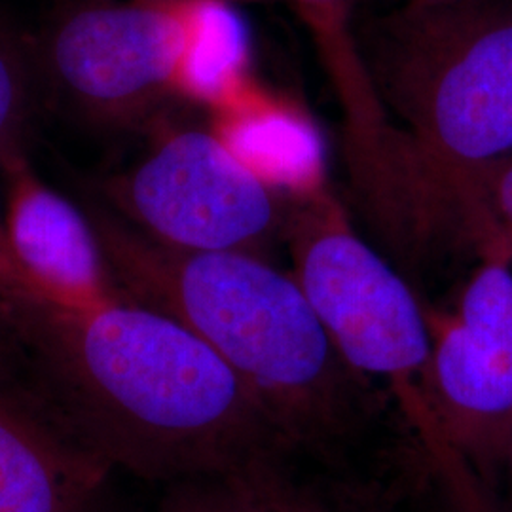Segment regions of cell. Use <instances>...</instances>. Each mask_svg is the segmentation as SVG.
Masks as SVG:
<instances>
[{"label": "cell", "instance_id": "6", "mask_svg": "<svg viewBox=\"0 0 512 512\" xmlns=\"http://www.w3.org/2000/svg\"><path fill=\"white\" fill-rule=\"evenodd\" d=\"M427 317L442 418L463 456L495 488L512 440V256L482 253L456 310Z\"/></svg>", "mask_w": 512, "mask_h": 512}, {"label": "cell", "instance_id": "9", "mask_svg": "<svg viewBox=\"0 0 512 512\" xmlns=\"http://www.w3.org/2000/svg\"><path fill=\"white\" fill-rule=\"evenodd\" d=\"M446 224H461L482 253L512 256V152L484 165L463 184L448 207Z\"/></svg>", "mask_w": 512, "mask_h": 512}, {"label": "cell", "instance_id": "10", "mask_svg": "<svg viewBox=\"0 0 512 512\" xmlns=\"http://www.w3.org/2000/svg\"><path fill=\"white\" fill-rule=\"evenodd\" d=\"M160 512H304L277 494L272 473L203 476L175 482Z\"/></svg>", "mask_w": 512, "mask_h": 512}, {"label": "cell", "instance_id": "13", "mask_svg": "<svg viewBox=\"0 0 512 512\" xmlns=\"http://www.w3.org/2000/svg\"><path fill=\"white\" fill-rule=\"evenodd\" d=\"M10 325L6 321V317L0 311V376L8 378V366H10V353H12V344H10Z\"/></svg>", "mask_w": 512, "mask_h": 512}, {"label": "cell", "instance_id": "11", "mask_svg": "<svg viewBox=\"0 0 512 512\" xmlns=\"http://www.w3.org/2000/svg\"><path fill=\"white\" fill-rule=\"evenodd\" d=\"M27 80L16 48L0 33V167L19 150L27 118Z\"/></svg>", "mask_w": 512, "mask_h": 512}, {"label": "cell", "instance_id": "7", "mask_svg": "<svg viewBox=\"0 0 512 512\" xmlns=\"http://www.w3.org/2000/svg\"><path fill=\"white\" fill-rule=\"evenodd\" d=\"M2 169L8 179V239L46 306L92 311L124 296L92 222L42 183L21 152Z\"/></svg>", "mask_w": 512, "mask_h": 512}, {"label": "cell", "instance_id": "1", "mask_svg": "<svg viewBox=\"0 0 512 512\" xmlns=\"http://www.w3.org/2000/svg\"><path fill=\"white\" fill-rule=\"evenodd\" d=\"M37 351L38 395L112 469L154 482L251 475L293 442L202 338L126 294L92 311H4Z\"/></svg>", "mask_w": 512, "mask_h": 512}, {"label": "cell", "instance_id": "5", "mask_svg": "<svg viewBox=\"0 0 512 512\" xmlns=\"http://www.w3.org/2000/svg\"><path fill=\"white\" fill-rule=\"evenodd\" d=\"M215 0L88 2L65 12L48 37V65L78 105L131 118L183 93Z\"/></svg>", "mask_w": 512, "mask_h": 512}, {"label": "cell", "instance_id": "2", "mask_svg": "<svg viewBox=\"0 0 512 512\" xmlns=\"http://www.w3.org/2000/svg\"><path fill=\"white\" fill-rule=\"evenodd\" d=\"M92 224L118 289L196 332L293 444L348 429L361 378L293 274L264 256L167 247L107 215Z\"/></svg>", "mask_w": 512, "mask_h": 512}, {"label": "cell", "instance_id": "4", "mask_svg": "<svg viewBox=\"0 0 512 512\" xmlns=\"http://www.w3.org/2000/svg\"><path fill=\"white\" fill-rule=\"evenodd\" d=\"M110 194L139 232L183 251L264 256L291 222L279 186L215 131L167 133Z\"/></svg>", "mask_w": 512, "mask_h": 512}, {"label": "cell", "instance_id": "16", "mask_svg": "<svg viewBox=\"0 0 512 512\" xmlns=\"http://www.w3.org/2000/svg\"><path fill=\"white\" fill-rule=\"evenodd\" d=\"M505 473L511 476V484H512V440L511 446H509V456H507V465H505Z\"/></svg>", "mask_w": 512, "mask_h": 512}, {"label": "cell", "instance_id": "8", "mask_svg": "<svg viewBox=\"0 0 512 512\" xmlns=\"http://www.w3.org/2000/svg\"><path fill=\"white\" fill-rule=\"evenodd\" d=\"M112 465L0 376V512H93Z\"/></svg>", "mask_w": 512, "mask_h": 512}, {"label": "cell", "instance_id": "12", "mask_svg": "<svg viewBox=\"0 0 512 512\" xmlns=\"http://www.w3.org/2000/svg\"><path fill=\"white\" fill-rule=\"evenodd\" d=\"M46 304L31 277L25 274L10 245L6 224L0 220V311Z\"/></svg>", "mask_w": 512, "mask_h": 512}, {"label": "cell", "instance_id": "14", "mask_svg": "<svg viewBox=\"0 0 512 512\" xmlns=\"http://www.w3.org/2000/svg\"><path fill=\"white\" fill-rule=\"evenodd\" d=\"M228 4H262V2H274V0H224Z\"/></svg>", "mask_w": 512, "mask_h": 512}, {"label": "cell", "instance_id": "15", "mask_svg": "<svg viewBox=\"0 0 512 512\" xmlns=\"http://www.w3.org/2000/svg\"><path fill=\"white\" fill-rule=\"evenodd\" d=\"M408 4H444V2H452V0H406Z\"/></svg>", "mask_w": 512, "mask_h": 512}, {"label": "cell", "instance_id": "3", "mask_svg": "<svg viewBox=\"0 0 512 512\" xmlns=\"http://www.w3.org/2000/svg\"><path fill=\"white\" fill-rule=\"evenodd\" d=\"M361 46L403 128L418 226L442 228L459 188L512 152V0L406 2Z\"/></svg>", "mask_w": 512, "mask_h": 512}]
</instances>
